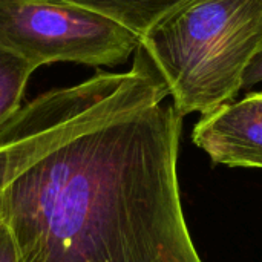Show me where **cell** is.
Instances as JSON below:
<instances>
[{
    "mask_svg": "<svg viewBox=\"0 0 262 262\" xmlns=\"http://www.w3.org/2000/svg\"><path fill=\"white\" fill-rule=\"evenodd\" d=\"M181 117L233 101L262 51V0H184L140 38Z\"/></svg>",
    "mask_w": 262,
    "mask_h": 262,
    "instance_id": "2",
    "label": "cell"
},
{
    "mask_svg": "<svg viewBox=\"0 0 262 262\" xmlns=\"http://www.w3.org/2000/svg\"><path fill=\"white\" fill-rule=\"evenodd\" d=\"M35 69L28 60L0 48V126L23 106L25 91Z\"/></svg>",
    "mask_w": 262,
    "mask_h": 262,
    "instance_id": "7",
    "label": "cell"
},
{
    "mask_svg": "<svg viewBox=\"0 0 262 262\" xmlns=\"http://www.w3.org/2000/svg\"><path fill=\"white\" fill-rule=\"evenodd\" d=\"M0 262H21L6 224L0 220Z\"/></svg>",
    "mask_w": 262,
    "mask_h": 262,
    "instance_id": "8",
    "label": "cell"
},
{
    "mask_svg": "<svg viewBox=\"0 0 262 262\" xmlns=\"http://www.w3.org/2000/svg\"><path fill=\"white\" fill-rule=\"evenodd\" d=\"M137 48L129 78L91 124L6 189L0 220L21 262H203L177 173L183 117Z\"/></svg>",
    "mask_w": 262,
    "mask_h": 262,
    "instance_id": "1",
    "label": "cell"
},
{
    "mask_svg": "<svg viewBox=\"0 0 262 262\" xmlns=\"http://www.w3.org/2000/svg\"><path fill=\"white\" fill-rule=\"evenodd\" d=\"M140 46L123 25L55 0H0V48L34 64L117 66Z\"/></svg>",
    "mask_w": 262,
    "mask_h": 262,
    "instance_id": "3",
    "label": "cell"
},
{
    "mask_svg": "<svg viewBox=\"0 0 262 262\" xmlns=\"http://www.w3.org/2000/svg\"><path fill=\"white\" fill-rule=\"evenodd\" d=\"M192 140L216 164L262 169V92L203 115Z\"/></svg>",
    "mask_w": 262,
    "mask_h": 262,
    "instance_id": "5",
    "label": "cell"
},
{
    "mask_svg": "<svg viewBox=\"0 0 262 262\" xmlns=\"http://www.w3.org/2000/svg\"><path fill=\"white\" fill-rule=\"evenodd\" d=\"M104 15L140 38L167 12L184 0H55Z\"/></svg>",
    "mask_w": 262,
    "mask_h": 262,
    "instance_id": "6",
    "label": "cell"
},
{
    "mask_svg": "<svg viewBox=\"0 0 262 262\" xmlns=\"http://www.w3.org/2000/svg\"><path fill=\"white\" fill-rule=\"evenodd\" d=\"M262 81V51L252 60L243 80V89H249Z\"/></svg>",
    "mask_w": 262,
    "mask_h": 262,
    "instance_id": "9",
    "label": "cell"
},
{
    "mask_svg": "<svg viewBox=\"0 0 262 262\" xmlns=\"http://www.w3.org/2000/svg\"><path fill=\"white\" fill-rule=\"evenodd\" d=\"M127 72H98L25 103L0 126V203L9 184L55 146L78 134L118 97Z\"/></svg>",
    "mask_w": 262,
    "mask_h": 262,
    "instance_id": "4",
    "label": "cell"
}]
</instances>
